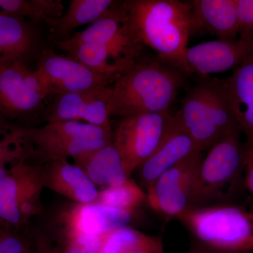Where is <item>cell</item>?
I'll use <instances>...</instances> for the list:
<instances>
[{
    "instance_id": "obj_24",
    "label": "cell",
    "mask_w": 253,
    "mask_h": 253,
    "mask_svg": "<svg viewBox=\"0 0 253 253\" xmlns=\"http://www.w3.org/2000/svg\"><path fill=\"white\" fill-rule=\"evenodd\" d=\"M64 10L57 0H0V11L33 22L44 21L48 24L62 16Z\"/></svg>"
},
{
    "instance_id": "obj_13",
    "label": "cell",
    "mask_w": 253,
    "mask_h": 253,
    "mask_svg": "<svg viewBox=\"0 0 253 253\" xmlns=\"http://www.w3.org/2000/svg\"><path fill=\"white\" fill-rule=\"evenodd\" d=\"M198 151L194 140L173 116L172 124L161 142L137 168L141 184L147 189L161 174Z\"/></svg>"
},
{
    "instance_id": "obj_17",
    "label": "cell",
    "mask_w": 253,
    "mask_h": 253,
    "mask_svg": "<svg viewBox=\"0 0 253 253\" xmlns=\"http://www.w3.org/2000/svg\"><path fill=\"white\" fill-rule=\"evenodd\" d=\"M194 32L206 31L219 40L234 41L239 36L236 0H193Z\"/></svg>"
},
{
    "instance_id": "obj_18",
    "label": "cell",
    "mask_w": 253,
    "mask_h": 253,
    "mask_svg": "<svg viewBox=\"0 0 253 253\" xmlns=\"http://www.w3.org/2000/svg\"><path fill=\"white\" fill-rule=\"evenodd\" d=\"M26 138L41 157L51 161L77 158L113 144L105 140H82L53 134L44 126L24 128Z\"/></svg>"
},
{
    "instance_id": "obj_25",
    "label": "cell",
    "mask_w": 253,
    "mask_h": 253,
    "mask_svg": "<svg viewBox=\"0 0 253 253\" xmlns=\"http://www.w3.org/2000/svg\"><path fill=\"white\" fill-rule=\"evenodd\" d=\"M146 201V194L144 190L135 181L128 179L121 185L101 190L96 202L110 207L134 212Z\"/></svg>"
},
{
    "instance_id": "obj_27",
    "label": "cell",
    "mask_w": 253,
    "mask_h": 253,
    "mask_svg": "<svg viewBox=\"0 0 253 253\" xmlns=\"http://www.w3.org/2000/svg\"><path fill=\"white\" fill-rule=\"evenodd\" d=\"M26 143L23 128L11 129L0 134V165L7 167L8 163L24 161L31 151L25 146Z\"/></svg>"
},
{
    "instance_id": "obj_22",
    "label": "cell",
    "mask_w": 253,
    "mask_h": 253,
    "mask_svg": "<svg viewBox=\"0 0 253 253\" xmlns=\"http://www.w3.org/2000/svg\"><path fill=\"white\" fill-rule=\"evenodd\" d=\"M114 2L112 0H72L65 14L48 23L51 39L56 43L66 39L76 28L97 21Z\"/></svg>"
},
{
    "instance_id": "obj_23",
    "label": "cell",
    "mask_w": 253,
    "mask_h": 253,
    "mask_svg": "<svg viewBox=\"0 0 253 253\" xmlns=\"http://www.w3.org/2000/svg\"><path fill=\"white\" fill-rule=\"evenodd\" d=\"M210 113L219 134L225 136L240 131L225 81L204 76Z\"/></svg>"
},
{
    "instance_id": "obj_2",
    "label": "cell",
    "mask_w": 253,
    "mask_h": 253,
    "mask_svg": "<svg viewBox=\"0 0 253 253\" xmlns=\"http://www.w3.org/2000/svg\"><path fill=\"white\" fill-rule=\"evenodd\" d=\"M184 76L161 60L136 61L113 84L110 116L169 112L184 84Z\"/></svg>"
},
{
    "instance_id": "obj_36",
    "label": "cell",
    "mask_w": 253,
    "mask_h": 253,
    "mask_svg": "<svg viewBox=\"0 0 253 253\" xmlns=\"http://www.w3.org/2000/svg\"><path fill=\"white\" fill-rule=\"evenodd\" d=\"M247 154L253 157V144L247 148Z\"/></svg>"
},
{
    "instance_id": "obj_11",
    "label": "cell",
    "mask_w": 253,
    "mask_h": 253,
    "mask_svg": "<svg viewBox=\"0 0 253 253\" xmlns=\"http://www.w3.org/2000/svg\"><path fill=\"white\" fill-rule=\"evenodd\" d=\"M88 43L117 44L140 49L143 47L131 28L123 1H115L91 26L58 42L56 45L68 54L77 46Z\"/></svg>"
},
{
    "instance_id": "obj_31",
    "label": "cell",
    "mask_w": 253,
    "mask_h": 253,
    "mask_svg": "<svg viewBox=\"0 0 253 253\" xmlns=\"http://www.w3.org/2000/svg\"><path fill=\"white\" fill-rule=\"evenodd\" d=\"M131 253H165L162 240L150 236L145 244Z\"/></svg>"
},
{
    "instance_id": "obj_30",
    "label": "cell",
    "mask_w": 253,
    "mask_h": 253,
    "mask_svg": "<svg viewBox=\"0 0 253 253\" xmlns=\"http://www.w3.org/2000/svg\"><path fill=\"white\" fill-rule=\"evenodd\" d=\"M0 253H31L27 246L16 236L0 235Z\"/></svg>"
},
{
    "instance_id": "obj_8",
    "label": "cell",
    "mask_w": 253,
    "mask_h": 253,
    "mask_svg": "<svg viewBox=\"0 0 253 253\" xmlns=\"http://www.w3.org/2000/svg\"><path fill=\"white\" fill-rule=\"evenodd\" d=\"M43 187V168L15 165L0 181V219L18 225L39 212Z\"/></svg>"
},
{
    "instance_id": "obj_4",
    "label": "cell",
    "mask_w": 253,
    "mask_h": 253,
    "mask_svg": "<svg viewBox=\"0 0 253 253\" xmlns=\"http://www.w3.org/2000/svg\"><path fill=\"white\" fill-rule=\"evenodd\" d=\"M239 132L223 136L203 158L198 172L194 208L212 206L245 167L247 149L241 144Z\"/></svg>"
},
{
    "instance_id": "obj_21",
    "label": "cell",
    "mask_w": 253,
    "mask_h": 253,
    "mask_svg": "<svg viewBox=\"0 0 253 253\" xmlns=\"http://www.w3.org/2000/svg\"><path fill=\"white\" fill-rule=\"evenodd\" d=\"M95 186L105 188L121 185L129 179L113 144L74 160Z\"/></svg>"
},
{
    "instance_id": "obj_28",
    "label": "cell",
    "mask_w": 253,
    "mask_h": 253,
    "mask_svg": "<svg viewBox=\"0 0 253 253\" xmlns=\"http://www.w3.org/2000/svg\"><path fill=\"white\" fill-rule=\"evenodd\" d=\"M103 236L89 235L63 229L62 246L58 249L61 253H96Z\"/></svg>"
},
{
    "instance_id": "obj_33",
    "label": "cell",
    "mask_w": 253,
    "mask_h": 253,
    "mask_svg": "<svg viewBox=\"0 0 253 253\" xmlns=\"http://www.w3.org/2000/svg\"><path fill=\"white\" fill-rule=\"evenodd\" d=\"M40 253H61L57 247H53L45 242L44 239H38Z\"/></svg>"
},
{
    "instance_id": "obj_37",
    "label": "cell",
    "mask_w": 253,
    "mask_h": 253,
    "mask_svg": "<svg viewBox=\"0 0 253 253\" xmlns=\"http://www.w3.org/2000/svg\"><path fill=\"white\" fill-rule=\"evenodd\" d=\"M1 234H2V232H1V230H0V235H1Z\"/></svg>"
},
{
    "instance_id": "obj_19",
    "label": "cell",
    "mask_w": 253,
    "mask_h": 253,
    "mask_svg": "<svg viewBox=\"0 0 253 253\" xmlns=\"http://www.w3.org/2000/svg\"><path fill=\"white\" fill-rule=\"evenodd\" d=\"M225 81L240 131L253 144V56L233 70Z\"/></svg>"
},
{
    "instance_id": "obj_29",
    "label": "cell",
    "mask_w": 253,
    "mask_h": 253,
    "mask_svg": "<svg viewBox=\"0 0 253 253\" xmlns=\"http://www.w3.org/2000/svg\"><path fill=\"white\" fill-rule=\"evenodd\" d=\"M240 39L253 42V0H236Z\"/></svg>"
},
{
    "instance_id": "obj_10",
    "label": "cell",
    "mask_w": 253,
    "mask_h": 253,
    "mask_svg": "<svg viewBox=\"0 0 253 253\" xmlns=\"http://www.w3.org/2000/svg\"><path fill=\"white\" fill-rule=\"evenodd\" d=\"M252 56L253 42L240 38L204 42L186 49L181 72L184 75L196 73L201 77L226 72L235 69Z\"/></svg>"
},
{
    "instance_id": "obj_26",
    "label": "cell",
    "mask_w": 253,
    "mask_h": 253,
    "mask_svg": "<svg viewBox=\"0 0 253 253\" xmlns=\"http://www.w3.org/2000/svg\"><path fill=\"white\" fill-rule=\"evenodd\" d=\"M149 237L131 226H124L103 236L96 253H131L145 244Z\"/></svg>"
},
{
    "instance_id": "obj_20",
    "label": "cell",
    "mask_w": 253,
    "mask_h": 253,
    "mask_svg": "<svg viewBox=\"0 0 253 253\" xmlns=\"http://www.w3.org/2000/svg\"><path fill=\"white\" fill-rule=\"evenodd\" d=\"M36 44V33L26 20L0 11V63H26Z\"/></svg>"
},
{
    "instance_id": "obj_12",
    "label": "cell",
    "mask_w": 253,
    "mask_h": 253,
    "mask_svg": "<svg viewBox=\"0 0 253 253\" xmlns=\"http://www.w3.org/2000/svg\"><path fill=\"white\" fill-rule=\"evenodd\" d=\"M112 85L59 95L47 116V123L76 121L112 129L109 104Z\"/></svg>"
},
{
    "instance_id": "obj_35",
    "label": "cell",
    "mask_w": 253,
    "mask_h": 253,
    "mask_svg": "<svg viewBox=\"0 0 253 253\" xmlns=\"http://www.w3.org/2000/svg\"><path fill=\"white\" fill-rule=\"evenodd\" d=\"M187 253H212L210 252L208 250L205 249L204 248L201 247V246H197L196 247L194 248L189 251Z\"/></svg>"
},
{
    "instance_id": "obj_6",
    "label": "cell",
    "mask_w": 253,
    "mask_h": 253,
    "mask_svg": "<svg viewBox=\"0 0 253 253\" xmlns=\"http://www.w3.org/2000/svg\"><path fill=\"white\" fill-rule=\"evenodd\" d=\"M167 113H144L124 118L113 138L128 176L154 153L172 124Z\"/></svg>"
},
{
    "instance_id": "obj_9",
    "label": "cell",
    "mask_w": 253,
    "mask_h": 253,
    "mask_svg": "<svg viewBox=\"0 0 253 253\" xmlns=\"http://www.w3.org/2000/svg\"><path fill=\"white\" fill-rule=\"evenodd\" d=\"M37 71L46 82L50 94L80 92L111 86L118 78L102 74L68 56L44 50L38 61Z\"/></svg>"
},
{
    "instance_id": "obj_16",
    "label": "cell",
    "mask_w": 253,
    "mask_h": 253,
    "mask_svg": "<svg viewBox=\"0 0 253 253\" xmlns=\"http://www.w3.org/2000/svg\"><path fill=\"white\" fill-rule=\"evenodd\" d=\"M44 186L76 204L96 202L99 191L83 169L68 160L51 161L43 168Z\"/></svg>"
},
{
    "instance_id": "obj_3",
    "label": "cell",
    "mask_w": 253,
    "mask_h": 253,
    "mask_svg": "<svg viewBox=\"0 0 253 253\" xmlns=\"http://www.w3.org/2000/svg\"><path fill=\"white\" fill-rule=\"evenodd\" d=\"M199 246L212 253L253 250V211L234 205L194 208L179 218Z\"/></svg>"
},
{
    "instance_id": "obj_14",
    "label": "cell",
    "mask_w": 253,
    "mask_h": 253,
    "mask_svg": "<svg viewBox=\"0 0 253 253\" xmlns=\"http://www.w3.org/2000/svg\"><path fill=\"white\" fill-rule=\"evenodd\" d=\"M175 116L202 152L209 151L221 138L210 113L202 78L187 91Z\"/></svg>"
},
{
    "instance_id": "obj_32",
    "label": "cell",
    "mask_w": 253,
    "mask_h": 253,
    "mask_svg": "<svg viewBox=\"0 0 253 253\" xmlns=\"http://www.w3.org/2000/svg\"><path fill=\"white\" fill-rule=\"evenodd\" d=\"M245 167L246 168V185L248 189L253 194V157L246 155V164Z\"/></svg>"
},
{
    "instance_id": "obj_1",
    "label": "cell",
    "mask_w": 253,
    "mask_h": 253,
    "mask_svg": "<svg viewBox=\"0 0 253 253\" xmlns=\"http://www.w3.org/2000/svg\"><path fill=\"white\" fill-rule=\"evenodd\" d=\"M123 3L141 44L156 51L161 61L181 72L184 52L194 32L189 1L128 0Z\"/></svg>"
},
{
    "instance_id": "obj_34",
    "label": "cell",
    "mask_w": 253,
    "mask_h": 253,
    "mask_svg": "<svg viewBox=\"0 0 253 253\" xmlns=\"http://www.w3.org/2000/svg\"><path fill=\"white\" fill-rule=\"evenodd\" d=\"M10 130H11V129H9L6 126V123L4 118L0 116V134H4V133L7 132Z\"/></svg>"
},
{
    "instance_id": "obj_15",
    "label": "cell",
    "mask_w": 253,
    "mask_h": 253,
    "mask_svg": "<svg viewBox=\"0 0 253 253\" xmlns=\"http://www.w3.org/2000/svg\"><path fill=\"white\" fill-rule=\"evenodd\" d=\"M132 213L97 202L76 204L65 214L64 229L103 236L129 226Z\"/></svg>"
},
{
    "instance_id": "obj_7",
    "label": "cell",
    "mask_w": 253,
    "mask_h": 253,
    "mask_svg": "<svg viewBox=\"0 0 253 253\" xmlns=\"http://www.w3.org/2000/svg\"><path fill=\"white\" fill-rule=\"evenodd\" d=\"M50 94L38 71L22 62L0 63V116L15 119L34 112Z\"/></svg>"
},
{
    "instance_id": "obj_5",
    "label": "cell",
    "mask_w": 253,
    "mask_h": 253,
    "mask_svg": "<svg viewBox=\"0 0 253 253\" xmlns=\"http://www.w3.org/2000/svg\"><path fill=\"white\" fill-rule=\"evenodd\" d=\"M202 151H196L161 174L146 189L148 206L163 217L179 219L194 207V192Z\"/></svg>"
}]
</instances>
